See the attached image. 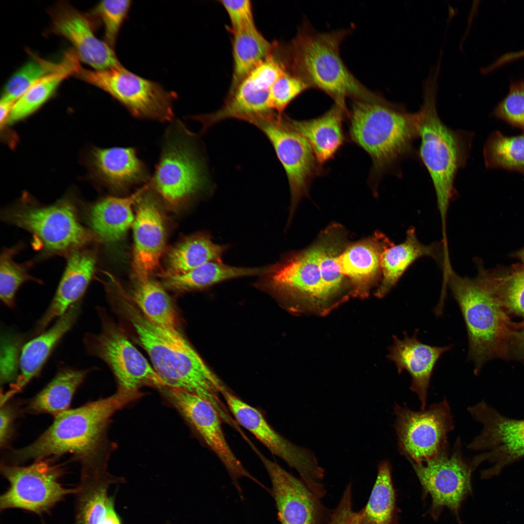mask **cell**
Listing matches in <instances>:
<instances>
[{"instance_id":"cell-1","label":"cell","mask_w":524,"mask_h":524,"mask_svg":"<svg viewBox=\"0 0 524 524\" xmlns=\"http://www.w3.org/2000/svg\"><path fill=\"white\" fill-rule=\"evenodd\" d=\"M121 390L54 417L51 425L28 445L12 450L8 464L20 465L70 454L82 468L105 466L106 431L112 416L141 396Z\"/></svg>"},{"instance_id":"cell-2","label":"cell","mask_w":524,"mask_h":524,"mask_svg":"<svg viewBox=\"0 0 524 524\" xmlns=\"http://www.w3.org/2000/svg\"><path fill=\"white\" fill-rule=\"evenodd\" d=\"M123 308L165 388L198 395L215 408L222 421L230 424L232 418L219 396L226 387L179 330L153 324L130 302L124 301Z\"/></svg>"},{"instance_id":"cell-3","label":"cell","mask_w":524,"mask_h":524,"mask_svg":"<svg viewBox=\"0 0 524 524\" xmlns=\"http://www.w3.org/2000/svg\"><path fill=\"white\" fill-rule=\"evenodd\" d=\"M351 29L326 33L314 30L308 24L299 28L287 45L279 48L278 55L287 71L310 87L328 95L346 106L345 100H370L379 94L371 91L350 72L340 54L341 43Z\"/></svg>"},{"instance_id":"cell-4","label":"cell","mask_w":524,"mask_h":524,"mask_svg":"<svg viewBox=\"0 0 524 524\" xmlns=\"http://www.w3.org/2000/svg\"><path fill=\"white\" fill-rule=\"evenodd\" d=\"M347 115L351 140L372 160L374 187L387 173L399 175L400 164L412 154L413 141L418 136L416 113L408 112L379 94L370 100H352Z\"/></svg>"},{"instance_id":"cell-5","label":"cell","mask_w":524,"mask_h":524,"mask_svg":"<svg viewBox=\"0 0 524 524\" xmlns=\"http://www.w3.org/2000/svg\"><path fill=\"white\" fill-rule=\"evenodd\" d=\"M439 71L434 69L425 81L423 101L416 115L421 138L419 156L432 180L444 235L447 211L455 193V176L466 163L473 133L452 130L440 119L436 107Z\"/></svg>"},{"instance_id":"cell-6","label":"cell","mask_w":524,"mask_h":524,"mask_svg":"<svg viewBox=\"0 0 524 524\" xmlns=\"http://www.w3.org/2000/svg\"><path fill=\"white\" fill-rule=\"evenodd\" d=\"M447 284L465 321L469 341L468 358L475 364V373H478L492 359H508L510 337L517 325L481 277H461L453 270Z\"/></svg>"},{"instance_id":"cell-7","label":"cell","mask_w":524,"mask_h":524,"mask_svg":"<svg viewBox=\"0 0 524 524\" xmlns=\"http://www.w3.org/2000/svg\"><path fill=\"white\" fill-rule=\"evenodd\" d=\"M258 284L295 312L325 316L343 303L334 292L321 259L318 238L304 249L267 266Z\"/></svg>"},{"instance_id":"cell-8","label":"cell","mask_w":524,"mask_h":524,"mask_svg":"<svg viewBox=\"0 0 524 524\" xmlns=\"http://www.w3.org/2000/svg\"><path fill=\"white\" fill-rule=\"evenodd\" d=\"M192 133L177 121L166 132L161 156L147 182L168 204L177 207L210 186L205 160Z\"/></svg>"},{"instance_id":"cell-9","label":"cell","mask_w":524,"mask_h":524,"mask_svg":"<svg viewBox=\"0 0 524 524\" xmlns=\"http://www.w3.org/2000/svg\"><path fill=\"white\" fill-rule=\"evenodd\" d=\"M74 76L109 94L136 117L163 122L170 121L174 117L176 94L121 65L102 70L81 67Z\"/></svg>"},{"instance_id":"cell-10","label":"cell","mask_w":524,"mask_h":524,"mask_svg":"<svg viewBox=\"0 0 524 524\" xmlns=\"http://www.w3.org/2000/svg\"><path fill=\"white\" fill-rule=\"evenodd\" d=\"M289 118L274 113L250 123L266 136L286 172L291 194L289 222L300 201L308 196L313 179L323 171L310 144Z\"/></svg>"},{"instance_id":"cell-11","label":"cell","mask_w":524,"mask_h":524,"mask_svg":"<svg viewBox=\"0 0 524 524\" xmlns=\"http://www.w3.org/2000/svg\"><path fill=\"white\" fill-rule=\"evenodd\" d=\"M221 393L236 422L250 432L273 455L299 474L300 479L315 495L324 497L327 491L323 480L325 470L310 449L298 446L276 431L258 409L241 399L227 388Z\"/></svg>"},{"instance_id":"cell-12","label":"cell","mask_w":524,"mask_h":524,"mask_svg":"<svg viewBox=\"0 0 524 524\" xmlns=\"http://www.w3.org/2000/svg\"><path fill=\"white\" fill-rule=\"evenodd\" d=\"M0 471L10 485L0 496L1 510L18 508L42 514L78 491V487L66 488L60 483L64 469L50 458L34 461L27 466L3 463Z\"/></svg>"},{"instance_id":"cell-13","label":"cell","mask_w":524,"mask_h":524,"mask_svg":"<svg viewBox=\"0 0 524 524\" xmlns=\"http://www.w3.org/2000/svg\"><path fill=\"white\" fill-rule=\"evenodd\" d=\"M422 488L424 498L430 496L428 513L437 520L445 508L455 515L459 524L462 502L472 493L471 463L463 457L459 439L451 452L448 448L421 463L409 460Z\"/></svg>"},{"instance_id":"cell-14","label":"cell","mask_w":524,"mask_h":524,"mask_svg":"<svg viewBox=\"0 0 524 524\" xmlns=\"http://www.w3.org/2000/svg\"><path fill=\"white\" fill-rule=\"evenodd\" d=\"M468 410L483 426L480 433L467 446L481 451L471 462L474 470L483 462L490 464L481 472L482 478L497 475L504 468L524 457V420L504 416L484 402Z\"/></svg>"},{"instance_id":"cell-15","label":"cell","mask_w":524,"mask_h":524,"mask_svg":"<svg viewBox=\"0 0 524 524\" xmlns=\"http://www.w3.org/2000/svg\"><path fill=\"white\" fill-rule=\"evenodd\" d=\"M100 311L102 329L98 334L86 333L83 343L86 353L100 358L111 369L118 390L139 392L145 385L162 389L163 379L126 335Z\"/></svg>"},{"instance_id":"cell-16","label":"cell","mask_w":524,"mask_h":524,"mask_svg":"<svg viewBox=\"0 0 524 524\" xmlns=\"http://www.w3.org/2000/svg\"><path fill=\"white\" fill-rule=\"evenodd\" d=\"M393 413L399 448L409 460L424 462L448 448L447 435L454 426L446 399L421 411L395 404Z\"/></svg>"},{"instance_id":"cell-17","label":"cell","mask_w":524,"mask_h":524,"mask_svg":"<svg viewBox=\"0 0 524 524\" xmlns=\"http://www.w3.org/2000/svg\"><path fill=\"white\" fill-rule=\"evenodd\" d=\"M285 71L282 64L270 55L251 71L229 94L217 111L192 118L202 124L204 132L227 119L250 123L275 112L269 104V91L275 82Z\"/></svg>"},{"instance_id":"cell-18","label":"cell","mask_w":524,"mask_h":524,"mask_svg":"<svg viewBox=\"0 0 524 524\" xmlns=\"http://www.w3.org/2000/svg\"><path fill=\"white\" fill-rule=\"evenodd\" d=\"M8 214L13 224L32 233L48 252H72L91 239L73 206L66 202L22 208Z\"/></svg>"},{"instance_id":"cell-19","label":"cell","mask_w":524,"mask_h":524,"mask_svg":"<svg viewBox=\"0 0 524 524\" xmlns=\"http://www.w3.org/2000/svg\"><path fill=\"white\" fill-rule=\"evenodd\" d=\"M168 399L193 427L208 447L217 456L240 492L238 479L246 477L265 486L253 476L235 455L227 441L222 419L217 410L198 395L172 388L162 389Z\"/></svg>"},{"instance_id":"cell-20","label":"cell","mask_w":524,"mask_h":524,"mask_svg":"<svg viewBox=\"0 0 524 524\" xmlns=\"http://www.w3.org/2000/svg\"><path fill=\"white\" fill-rule=\"evenodd\" d=\"M269 476L280 524H328L332 510L328 508L298 478L256 451Z\"/></svg>"},{"instance_id":"cell-21","label":"cell","mask_w":524,"mask_h":524,"mask_svg":"<svg viewBox=\"0 0 524 524\" xmlns=\"http://www.w3.org/2000/svg\"><path fill=\"white\" fill-rule=\"evenodd\" d=\"M51 31L69 41L79 60L94 70H102L120 65L113 48L98 39L88 16L66 2L49 11Z\"/></svg>"},{"instance_id":"cell-22","label":"cell","mask_w":524,"mask_h":524,"mask_svg":"<svg viewBox=\"0 0 524 524\" xmlns=\"http://www.w3.org/2000/svg\"><path fill=\"white\" fill-rule=\"evenodd\" d=\"M145 192L137 200L133 224L132 269L137 281L148 279L159 267L165 247V230L159 208Z\"/></svg>"},{"instance_id":"cell-23","label":"cell","mask_w":524,"mask_h":524,"mask_svg":"<svg viewBox=\"0 0 524 524\" xmlns=\"http://www.w3.org/2000/svg\"><path fill=\"white\" fill-rule=\"evenodd\" d=\"M391 240L383 233L347 244L338 256L343 274L349 279L353 297L364 299L382 278L381 256Z\"/></svg>"},{"instance_id":"cell-24","label":"cell","mask_w":524,"mask_h":524,"mask_svg":"<svg viewBox=\"0 0 524 524\" xmlns=\"http://www.w3.org/2000/svg\"><path fill=\"white\" fill-rule=\"evenodd\" d=\"M81 311L79 302L71 306L49 328L24 345L19 359V375L16 382L11 385V389L1 394V402L9 401L14 395L39 376L56 346L76 323Z\"/></svg>"},{"instance_id":"cell-25","label":"cell","mask_w":524,"mask_h":524,"mask_svg":"<svg viewBox=\"0 0 524 524\" xmlns=\"http://www.w3.org/2000/svg\"><path fill=\"white\" fill-rule=\"evenodd\" d=\"M95 265V257L88 250L78 249L70 253L55 295L36 322L32 337L44 331L52 322L80 302L92 279Z\"/></svg>"},{"instance_id":"cell-26","label":"cell","mask_w":524,"mask_h":524,"mask_svg":"<svg viewBox=\"0 0 524 524\" xmlns=\"http://www.w3.org/2000/svg\"><path fill=\"white\" fill-rule=\"evenodd\" d=\"M404 335L402 340L393 336V343L389 348L387 358L394 363L398 374L403 370L409 373L411 378L410 389L418 396L421 409H425L434 366L441 356L453 345L435 346L422 343L417 339V330L412 337L406 332Z\"/></svg>"},{"instance_id":"cell-27","label":"cell","mask_w":524,"mask_h":524,"mask_svg":"<svg viewBox=\"0 0 524 524\" xmlns=\"http://www.w3.org/2000/svg\"><path fill=\"white\" fill-rule=\"evenodd\" d=\"M423 257H431L439 263L442 262V266L444 253L442 241L428 245L421 243L413 227L408 229L406 239L402 243L395 245L391 240L381 254L382 278L374 295L378 298L384 297L407 269L416 260Z\"/></svg>"},{"instance_id":"cell-28","label":"cell","mask_w":524,"mask_h":524,"mask_svg":"<svg viewBox=\"0 0 524 524\" xmlns=\"http://www.w3.org/2000/svg\"><path fill=\"white\" fill-rule=\"evenodd\" d=\"M92 162L98 179L115 192L125 191L149 180L147 168L134 148H96Z\"/></svg>"},{"instance_id":"cell-29","label":"cell","mask_w":524,"mask_h":524,"mask_svg":"<svg viewBox=\"0 0 524 524\" xmlns=\"http://www.w3.org/2000/svg\"><path fill=\"white\" fill-rule=\"evenodd\" d=\"M348 112L346 106L335 103L324 115L308 120L289 118L292 126L307 139L318 162L323 164L332 159L344 144L343 123Z\"/></svg>"},{"instance_id":"cell-30","label":"cell","mask_w":524,"mask_h":524,"mask_svg":"<svg viewBox=\"0 0 524 524\" xmlns=\"http://www.w3.org/2000/svg\"><path fill=\"white\" fill-rule=\"evenodd\" d=\"M148 189L147 183L128 196H109L94 205L88 219L97 236L107 242L121 239L133 224V205Z\"/></svg>"},{"instance_id":"cell-31","label":"cell","mask_w":524,"mask_h":524,"mask_svg":"<svg viewBox=\"0 0 524 524\" xmlns=\"http://www.w3.org/2000/svg\"><path fill=\"white\" fill-rule=\"evenodd\" d=\"M90 369L61 366L53 378L27 403L25 409L33 414H49L54 417L69 409L78 389Z\"/></svg>"},{"instance_id":"cell-32","label":"cell","mask_w":524,"mask_h":524,"mask_svg":"<svg viewBox=\"0 0 524 524\" xmlns=\"http://www.w3.org/2000/svg\"><path fill=\"white\" fill-rule=\"evenodd\" d=\"M79 60L74 49L66 51L56 71L39 79L16 101L7 122L15 123L36 111L52 96L62 82L74 75L81 67Z\"/></svg>"},{"instance_id":"cell-33","label":"cell","mask_w":524,"mask_h":524,"mask_svg":"<svg viewBox=\"0 0 524 524\" xmlns=\"http://www.w3.org/2000/svg\"><path fill=\"white\" fill-rule=\"evenodd\" d=\"M228 246L214 243L209 234L197 232L172 248L167 257V270L163 274H184L209 262H223Z\"/></svg>"},{"instance_id":"cell-34","label":"cell","mask_w":524,"mask_h":524,"mask_svg":"<svg viewBox=\"0 0 524 524\" xmlns=\"http://www.w3.org/2000/svg\"><path fill=\"white\" fill-rule=\"evenodd\" d=\"M231 32L233 36V73L230 91L272 54L275 47V43L269 42L255 24Z\"/></svg>"},{"instance_id":"cell-35","label":"cell","mask_w":524,"mask_h":524,"mask_svg":"<svg viewBox=\"0 0 524 524\" xmlns=\"http://www.w3.org/2000/svg\"><path fill=\"white\" fill-rule=\"evenodd\" d=\"M396 492L389 461L378 463L377 475L366 505L357 512L359 524H398Z\"/></svg>"},{"instance_id":"cell-36","label":"cell","mask_w":524,"mask_h":524,"mask_svg":"<svg viewBox=\"0 0 524 524\" xmlns=\"http://www.w3.org/2000/svg\"><path fill=\"white\" fill-rule=\"evenodd\" d=\"M75 524H100L109 498L105 468L81 469Z\"/></svg>"},{"instance_id":"cell-37","label":"cell","mask_w":524,"mask_h":524,"mask_svg":"<svg viewBox=\"0 0 524 524\" xmlns=\"http://www.w3.org/2000/svg\"><path fill=\"white\" fill-rule=\"evenodd\" d=\"M266 268L236 267L223 262H209L183 274H163V277L164 284L168 287L179 291H189L207 288L232 278L260 276Z\"/></svg>"},{"instance_id":"cell-38","label":"cell","mask_w":524,"mask_h":524,"mask_svg":"<svg viewBox=\"0 0 524 524\" xmlns=\"http://www.w3.org/2000/svg\"><path fill=\"white\" fill-rule=\"evenodd\" d=\"M131 299L141 313L153 324L167 329H178V318L172 300L158 283L149 278L137 281Z\"/></svg>"},{"instance_id":"cell-39","label":"cell","mask_w":524,"mask_h":524,"mask_svg":"<svg viewBox=\"0 0 524 524\" xmlns=\"http://www.w3.org/2000/svg\"><path fill=\"white\" fill-rule=\"evenodd\" d=\"M479 274L506 312L521 318L519 328H524V266L497 273L481 270Z\"/></svg>"},{"instance_id":"cell-40","label":"cell","mask_w":524,"mask_h":524,"mask_svg":"<svg viewBox=\"0 0 524 524\" xmlns=\"http://www.w3.org/2000/svg\"><path fill=\"white\" fill-rule=\"evenodd\" d=\"M486 166L517 171L524 176V133L506 136L499 131L492 132L483 148Z\"/></svg>"},{"instance_id":"cell-41","label":"cell","mask_w":524,"mask_h":524,"mask_svg":"<svg viewBox=\"0 0 524 524\" xmlns=\"http://www.w3.org/2000/svg\"><path fill=\"white\" fill-rule=\"evenodd\" d=\"M61 64V61L56 63L33 55L8 80L1 99L15 103L35 82L56 71Z\"/></svg>"},{"instance_id":"cell-42","label":"cell","mask_w":524,"mask_h":524,"mask_svg":"<svg viewBox=\"0 0 524 524\" xmlns=\"http://www.w3.org/2000/svg\"><path fill=\"white\" fill-rule=\"evenodd\" d=\"M16 248L4 249L0 256V298L7 307L16 305V295L21 285L29 280H36L28 271L27 264L16 263L13 257Z\"/></svg>"},{"instance_id":"cell-43","label":"cell","mask_w":524,"mask_h":524,"mask_svg":"<svg viewBox=\"0 0 524 524\" xmlns=\"http://www.w3.org/2000/svg\"><path fill=\"white\" fill-rule=\"evenodd\" d=\"M491 115L524 133V79L511 82L507 96L494 107Z\"/></svg>"},{"instance_id":"cell-44","label":"cell","mask_w":524,"mask_h":524,"mask_svg":"<svg viewBox=\"0 0 524 524\" xmlns=\"http://www.w3.org/2000/svg\"><path fill=\"white\" fill-rule=\"evenodd\" d=\"M131 5L130 0H103L95 8L104 28L105 42L114 48L120 28L126 18Z\"/></svg>"},{"instance_id":"cell-45","label":"cell","mask_w":524,"mask_h":524,"mask_svg":"<svg viewBox=\"0 0 524 524\" xmlns=\"http://www.w3.org/2000/svg\"><path fill=\"white\" fill-rule=\"evenodd\" d=\"M310 88L302 80L286 71L273 83L269 91L271 109L283 115L288 106L299 95Z\"/></svg>"},{"instance_id":"cell-46","label":"cell","mask_w":524,"mask_h":524,"mask_svg":"<svg viewBox=\"0 0 524 524\" xmlns=\"http://www.w3.org/2000/svg\"><path fill=\"white\" fill-rule=\"evenodd\" d=\"M219 2L229 16L231 23L230 31L255 24L251 1L222 0Z\"/></svg>"},{"instance_id":"cell-47","label":"cell","mask_w":524,"mask_h":524,"mask_svg":"<svg viewBox=\"0 0 524 524\" xmlns=\"http://www.w3.org/2000/svg\"><path fill=\"white\" fill-rule=\"evenodd\" d=\"M328 524H359L357 512L353 509L351 483L346 486L338 504L332 510Z\"/></svg>"},{"instance_id":"cell-48","label":"cell","mask_w":524,"mask_h":524,"mask_svg":"<svg viewBox=\"0 0 524 524\" xmlns=\"http://www.w3.org/2000/svg\"><path fill=\"white\" fill-rule=\"evenodd\" d=\"M17 415L16 408L8 402L0 405V444L5 448L13 435L14 422Z\"/></svg>"},{"instance_id":"cell-49","label":"cell","mask_w":524,"mask_h":524,"mask_svg":"<svg viewBox=\"0 0 524 524\" xmlns=\"http://www.w3.org/2000/svg\"><path fill=\"white\" fill-rule=\"evenodd\" d=\"M509 358H513L524 362V328L515 329L510 337Z\"/></svg>"},{"instance_id":"cell-50","label":"cell","mask_w":524,"mask_h":524,"mask_svg":"<svg viewBox=\"0 0 524 524\" xmlns=\"http://www.w3.org/2000/svg\"><path fill=\"white\" fill-rule=\"evenodd\" d=\"M100 524H121L119 517L116 513L113 501L109 498L106 512Z\"/></svg>"},{"instance_id":"cell-51","label":"cell","mask_w":524,"mask_h":524,"mask_svg":"<svg viewBox=\"0 0 524 524\" xmlns=\"http://www.w3.org/2000/svg\"><path fill=\"white\" fill-rule=\"evenodd\" d=\"M14 103L11 102L0 99V125L1 126L8 118L10 112Z\"/></svg>"},{"instance_id":"cell-52","label":"cell","mask_w":524,"mask_h":524,"mask_svg":"<svg viewBox=\"0 0 524 524\" xmlns=\"http://www.w3.org/2000/svg\"><path fill=\"white\" fill-rule=\"evenodd\" d=\"M514 256L524 264V247L517 251Z\"/></svg>"}]
</instances>
